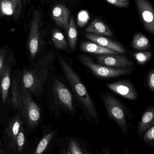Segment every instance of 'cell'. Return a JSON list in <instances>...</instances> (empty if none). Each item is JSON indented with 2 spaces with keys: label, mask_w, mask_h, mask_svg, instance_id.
I'll return each mask as SVG.
<instances>
[{
  "label": "cell",
  "mask_w": 154,
  "mask_h": 154,
  "mask_svg": "<svg viewBox=\"0 0 154 154\" xmlns=\"http://www.w3.org/2000/svg\"><path fill=\"white\" fill-rule=\"evenodd\" d=\"M9 111L21 118L29 131L35 130L41 121V109L32 94L22 86L20 71L12 72Z\"/></svg>",
  "instance_id": "1"
},
{
  "label": "cell",
  "mask_w": 154,
  "mask_h": 154,
  "mask_svg": "<svg viewBox=\"0 0 154 154\" xmlns=\"http://www.w3.org/2000/svg\"><path fill=\"white\" fill-rule=\"evenodd\" d=\"M54 57L55 54L53 52H48L39 57L32 68L24 67L22 71L20 72V78L22 86L33 97L40 98L43 94Z\"/></svg>",
  "instance_id": "2"
},
{
  "label": "cell",
  "mask_w": 154,
  "mask_h": 154,
  "mask_svg": "<svg viewBox=\"0 0 154 154\" xmlns=\"http://www.w3.org/2000/svg\"><path fill=\"white\" fill-rule=\"evenodd\" d=\"M59 63L77 99L90 115L97 121L98 113L93 100L77 73L61 56L58 57Z\"/></svg>",
  "instance_id": "3"
},
{
  "label": "cell",
  "mask_w": 154,
  "mask_h": 154,
  "mask_svg": "<svg viewBox=\"0 0 154 154\" xmlns=\"http://www.w3.org/2000/svg\"><path fill=\"white\" fill-rule=\"evenodd\" d=\"M16 64L15 60L6 66L0 82V119L5 124L10 118L8 115L12 72Z\"/></svg>",
  "instance_id": "4"
},
{
  "label": "cell",
  "mask_w": 154,
  "mask_h": 154,
  "mask_svg": "<svg viewBox=\"0 0 154 154\" xmlns=\"http://www.w3.org/2000/svg\"><path fill=\"white\" fill-rule=\"evenodd\" d=\"M42 15L41 11L36 10L32 15L30 30L28 39V50L30 61L36 59L40 54L42 48L41 24Z\"/></svg>",
  "instance_id": "5"
},
{
  "label": "cell",
  "mask_w": 154,
  "mask_h": 154,
  "mask_svg": "<svg viewBox=\"0 0 154 154\" xmlns=\"http://www.w3.org/2000/svg\"><path fill=\"white\" fill-rule=\"evenodd\" d=\"M79 60L82 64L88 67L96 76L103 78H112L129 74L131 68H116L103 65L94 62L91 57L81 55Z\"/></svg>",
  "instance_id": "6"
},
{
  "label": "cell",
  "mask_w": 154,
  "mask_h": 154,
  "mask_svg": "<svg viewBox=\"0 0 154 154\" xmlns=\"http://www.w3.org/2000/svg\"><path fill=\"white\" fill-rule=\"evenodd\" d=\"M103 100L110 118L115 120L122 132L127 136L128 122L123 106L116 98L109 94L104 95L103 97Z\"/></svg>",
  "instance_id": "7"
},
{
  "label": "cell",
  "mask_w": 154,
  "mask_h": 154,
  "mask_svg": "<svg viewBox=\"0 0 154 154\" xmlns=\"http://www.w3.org/2000/svg\"><path fill=\"white\" fill-rule=\"evenodd\" d=\"M23 124L21 118L17 114H14L6 122L3 134L4 143H2L6 153L16 154L17 136L20 126Z\"/></svg>",
  "instance_id": "8"
},
{
  "label": "cell",
  "mask_w": 154,
  "mask_h": 154,
  "mask_svg": "<svg viewBox=\"0 0 154 154\" xmlns=\"http://www.w3.org/2000/svg\"><path fill=\"white\" fill-rule=\"evenodd\" d=\"M52 85L51 91L55 106L70 113L74 112L72 96L68 88L57 79L54 80Z\"/></svg>",
  "instance_id": "9"
},
{
  "label": "cell",
  "mask_w": 154,
  "mask_h": 154,
  "mask_svg": "<svg viewBox=\"0 0 154 154\" xmlns=\"http://www.w3.org/2000/svg\"><path fill=\"white\" fill-rule=\"evenodd\" d=\"M136 5L144 27L150 34L154 33V9L148 0H136Z\"/></svg>",
  "instance_id": "10"
},
{
  "label": "cell",
  "mask_w": 154,
  "mask_h": 154,
  "mask_svg": "<svg viewBox=\"0 0 154 154\" xmlns=\"http://www.w3.org/2000/svg\"><path fill=\"white\" fill-rule=\"evenodd\" d=\"M96 58L100 64L113 68H128L134 64V63L126 56L119 54L99 55Z\"/></svg>",
  "instance_id": "11"
},
{
  "label": "cell",
  "mask_w": 154,
  "mask_h": 154,
  "mask_svg": "<svg viewBox=\"0 0 154 154\" xmlns=\"http://www.w3.org/2000/svg\"><path fill=\"white\" fill-rule=\"evenodd\" d=\"M107 87L120 96L130 100L137 98V93L134 85L127 81H120L107 85Z\"/></svg>",
  "instance_id": "12"
},
{
  "label": "cell",
  "mask_w": 154,
  "mask_h": 154,
  "mask_svg": "<svg viewBox=\"0 0 154 154\" xmlns=\"http://www.w3.org/2000/svg\"><path fill=\"white\" fill-rule=\"evenodd\" d=\"M86 38L93 42L106 48L110 50L115 51L119 54H124L125 49L119 43L103 35L88 33L85 35Z\"/></svg>",
  "instance_id": "13"
},
{
  "label": "cell",
  "mask_w": 154,
  "mask_h": 154,
  "mask_svg": "<svg viewBox=\"0 0 154 154\" xmlns=\"http://www.w3.org/2000/svg\"><path fill=\"white\" fill-rule=\"evenodd\" d=\"M70 12L64 5H58L54 7L52 11V17L56 24L66 31L69 26Z\"/></svg>",
  "instance_id": "14"
},
{
  "label": "cell",
  "mask_w": 154,
  "mask_h": 154,
  "mask_svg": "<svg viewBox=\"0 0 154 154\" xmlns=\"http://www.w3.org/2000/svg\"><path fill=\"white\" fill-rule=\"evenodd\" d=\"M85 31L106 36H112V33L110 29L98 19H95L87 27Z\"/></svg>",
  "instance_id": "15"
},
{
  "label": "cell",
  "mask_w": 154,
  "mask_h": 154,
  "mask_svg": "<svg viewBox=\"0 0 154 154\" xmlns=\"http://www.w3.org/2000/svg\"><path fill=\"white\" fill-rule=\"evenodd\" d=\"M81 50L86 53H91L96 54H117L119 53L103 47L94 42H83L80 47Z\"/></svg>",
  "instance_id": "16"
},
{
  "label": "cell",
  "mask_w": 154,
  "mask_h": 154,
  "mask_svg": "<svg viewBox=\"0 0 154 154\" xmlns=\"http://www.w3.org/2000/svg\"><path fill=\"white\" fill-rule=\"evenodd\" d=\"M15 60L14 54L11 49L6 46L0 48V82L6 66Z\"/></svg>",
  "instance_id": "17"
},
{
  "label": "cell",
  "mask_w": 154,
  "mask_h": 154,
  "mask_svg": "<svg viewBox=\"0 0 154 154\" xmlns=\"http://www.w3.org/2000/svg\"><path fill=\"white\" fill-rule=\"evenodd\" d=\"M154 122V110L151 109L146 111L142 115L138 128V133L141 134L149 129L153 126Z\"/></svg>",
  "instance_id": "18"
},
{
  "label": "cell",
  "mask_w": 154,
  "mask_h": 154,
  "mask_svg": "<svg viewBox=\"0 0 154 154\" xmlns=\"http://www.w3.org/2000/svg\"><path fill=\"white\" fill-rule=\"evenodd\" d=\"M54 131H51L45 134L38 142L33 154H41L45 153L54 137Z\"/></svg>",
  "instance_id": "19"
},
{
  "label": "cell",
  "mask_w": 154,
  "mask_h": 154,
  "mask_svg": "<svg viewBox=\"0 0 154 154\" xmlns=\"http://www.w3.org/2000/svg\"><path fill=\"white\" fill-rule=\"evenodd\" d=\"M132 46L136 50H145L149 48L150 43L144 35L141 33H137L133 38Z\"/></svg>",
  "instance_id": "20"
},
{
  "label": "cell",
  "mask_w": 154,
  "mask_h": 154,
  "mask_svg": "<svg viewBox=\"0 0 154 154\" xmlns=\"http://www.w3.org/2000/svg\"><path fill=\"white\" fill-rule=\"evenodd\" d=\"M68 39L70 48L72 50L75 49L77 40V31L73 17L69 20L68 30Z\"/></svg>",
  "instance_id": "21"
},
{
  "label": "cell",
  "mask_w": 154,
  "mask_h": 154,
  "mask_svg": "<svg viewBox=\"0 0 154 154\" xmlns=\"http://www.w3.org/2000/svg\"><path fill=\"white\" fill-rule=\"evenodd\" d=\"M52 40L57 49L64 50L67 47V43L64 36L58 29H54L52 31Z\"/></svg>",
  "instance_id": "22"
},
{
  "label": "cell",
  "mask_w": 154,
  "mask_h": 154,
  "mask_svg": "<svg viewBox=\"0 0 154 154\" xmlns=\"http://www.w3.org/2000/svg\"><path fill=\"white\" fill-rule=\"evenodd\" d=\"M26 143V129L24 124L20 126L16 140V154H20L25 147Z\"/></svg>",
  "instance_id": "23"
},
{
  "label": "cell",
  "mask_w": 154,
  "mask_h": 154,
  "mask_svg": "<svg viewBox=\"0 0 154 154\" xmlns=\"http://www.w3.org/2000/svg\"><path fill=\"white\" fill-rule=\"evenodd\" d=\"M66 153L68 154H84L85 152L76 140H71L69 142Z\"/></svg>",
  "instance_id": "24"
},
{
  "label": "cell",
  "mask_w": 154,
  "mask_h": 154,
  "mask_svg": "<svg viewBox=\"0 0 154 154\" xmlns=\"http://www.w3.org/2000/svg\"><path fill=\"white\" fill-rule=\"evenodd\" d=\"M133 55L138 63L139 64H144L151 58L152 53L149 51L137 52L134 53Z\"/></svg>",
  "instance_id": "25"
},
{
  "label": "cell",
  "mask_w": 154,
  "mask_h": 154,
  "mask_svg": "<svg viewBox=\"0 0 154 154\" xmlns=\"http://www.w3.org/2000/svg\"><path fill=\"white\" fill-rule=\"evenodd\" d=\"M12 6L13 14L14 18H18L21 14L22 10L21 0H10Z\"/></svg>",
  "instance_id": "26"
},
{
  "label": "cell",
  "mask_w": 154,
  "mask_h": 154,
  "mask_svg": "<svg viewBox=\"0 0 154 154\" xmlns=\"http://www.w3.org/2000/svg\"><path fill=\"white\" fill-rule=\"evenodd\" d=\"M154 139V127L152 126L145 133L144 136V140L147 142H150Z\"/></svg>",
  "instance_id": "27"
},
{
  "label": "cell",
  "mask_w": 154,
  "mask_h": 154,
  "mask_svg": "<svg viewBox=\"0 0 154 154\" xmlns=\"http://www.w3.org/2000/svg\"><path fill=\"white\" fill-rule=\"evenodd\" d=\"M109 3L114 6L121 8H124L128 5V2L121 1L119 0H106Z\"/></svg>",
  "instance_id": "28"
},
{
  "label": "cell",
  "mask_w": 154,
  "mask_h": 154,
  "mask_svg": "<svg viewBox=\"0 0 154 154\" xmlns=\"http://www.w3.org/2000/svg\"><path fill=\"white\" fill-rule=\"evenodd\" d=\"M148 86L150 90L153 91H154V72L153 69L149 74Z\"/></svg>",
  "instance_id": "29"
},
{
  "label": "cell",
  "mask_w": 154,
  "mask_h": 154,
  "mask_svg": "<svg viewBox=\"0 0 154 154\" xmlns=\"http://www.w3.org/2000/svg\"><path fill=\"white\" fill-rule=\"evenodd\" d=\"M7 154L5 150L3 149H2L1 147H0V154Z\"/></svg>",
  "instance_id": "30"
},
{
  "label": "cell",
  "mask_w": 154,
  "mask_h": 154,
  "mask_svg": "<svg viewBox=\"0 0 154 154\" xmlns=\"http://www.w3.org/2000/svg\"><path fill=\"white\" fill-rule=\"evenodd\" d=\"M0 147H3V144H2V142L1 140L0 139Z\"/></svg>",
  "instance_id": "31"
},
{
  "label": "cell",
  "mask_w": 154,
  "mask_h": 154,
  "mask_svg": "<svg viewBox=\"0 0 154 154\" xmlns=\"http://www.w3.org/2000/svg\"><path fill=\"white\" fill-rule=\"evenodd\" d=\"M119 1L123 2H128V0H119Z\"/></svg>",
  "instance_id": "32"
}]
</instances>
